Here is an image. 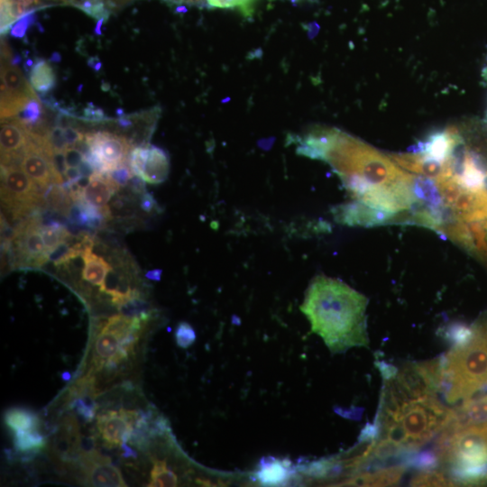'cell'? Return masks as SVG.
<instances>
[{
	"instance_id": "4fadbf2b",
	"label": "cell",
	"mask_w": 487,
	"mask_h": 487,
	"mask_svg": "<svg viewBox=\"0 0 487 487\" xmlns=\"http://www.w3.org/2000/svg\"><path fill=\"white\" fill-rule=\"evenodd\" d=\"M20 165L42 193L51 183L64 182L54 170L51 156L30 136Z\"/></svg>"
},
{
	"instance_id": "4dcf8cb0",
	"label": "cell",
	"mask_w": 487,
	"mask_h": 487,
	"mask_svg": "<svg viewBox=\"0 0 487 487\" xmlns=\"http://www.w3.org/2000/svg\"><path fill=\"white\" fill-rule=\"evenodd\" d=\"M71 407L79 414L86 421H91L96 410V404L92 397L84 396L77 398L71 403Z\"/></svg>"
},
{
	"instance_id": "d6a6232c",
	"label": "cell",
	"mask_w": 487,
	"mask_h": 487,
	"mask_svg": "<svg viewBox=\"0 0 487 487\" xmlns=\"http://www.w3.org/2000/svg\"><path fill=\"white\" fill-rule=\"evenodd\" d=\"M106 174L119 187L127 186L130 179L134 175L128 162L118 165Z\"/></svg>"
},
{
	"instance_id": "ffe728a7",
	"label": "cell",
	"mask_w": 487,
	"mask_h": 487,
	"mask_svg": "<svg viewBox=\"0 0 487 487\" xmlns=\"http://www.w3.org/2000/svg\"><path fill=\"white\" fill-rule=\"evenodd\" d=\"M45 0H0L1 34L10 32L13 24L24 14L36 10Z\"/></svg>"
},
{
	"instance_id": "ba28073f",
	"label": "cell",
	"mask_w": 487,
	"mask_h": 487,
	"mask_svg": "<svg viewBox=\"0 0 487 487\" xmlns=\"http://www.w3.org/2000/svg\"><path fill=\"white\" fill-rule=\"evenodd\" d=\"M7 254L13 269H39L49 262L41 235L40 210L20 221L15 228Z\"/></svg>"
},
{
	"instance_id": "6da1fadb",
	"label": "cell",
	"mask_w": 487,
	"mask_h": 487,
	"mask_svg": "<svg viewBox=\"0 0 487 487\" xmlns=\"http://www.w3.org/2000/svg\"><path fill=\"white\" fill-rule=\"evenodd\" d=\"M291 142L298 154L326 162L356 201L391 215L411 206L412 174L360 139L317 125Z\"/></svg>"
},
{
	"instance_id": "e0dca14e",
	"label": "cell",
	"mask_w": 487,
	"mask_h": 487,
	"mask_svg": "<svg viewBox=\"0 0 487 487\" xmlns=\"http://www.w3.org/2000/svg\"><path fill=\"white\" fill-rule=\"evenodd\" d=\"M119 188L120 187L107 174L96 172L90 178L87 186L83 189L82 199L101 209L108 205V202Z\"/></svg>"
},
{
	"instance_id": "52a82bcc",
	"label": "cell",
	"mask_w": 487,
	"mask_h": 487,
	"mask_svg": "<svg viewBox=\"0 0 487 487\" xmlns=\"http://www.w3.org/2000/svg\"><path fill=\"white\" fill-rule=\"evenodd\" d=\"M1 205L19 223L43 206V193L18 165L1 164Z\"/></svg>"
},
{
	"instance_id": "2e32d148",
	"label": "cell",
	"mask_w": 487,
	"mask_h": 487,
	"mask_svg": "<svg viewBox=\"0 0 487 487\" xmlns=\"http://www.w3.org/2000/svg\"><path fill=\"white\" fill-rule=\"evenodd\" d=\"M331 211L337 223L350 226L372 227L392 222L391 217L386 213L356 200L338 205Z\"/></svg>"
},
{
	"instance_id": "30bf717a",
	"label": "cell",
	"mask_w": 487,
	"mask_h": 487,
	"mask_svg": "<svg viewBox=\"0 0 487 487\" xmlns=\"http://www.w3.org/2000/svg\"><path fill=\"white\" fill-rule=\"evenodd\" d=\"M134 175L150 184L164 182L170 173V157L165 150L152 144L133 147L128 156Z\"/></svg>"
},
{
	"instance_id": "74e56055",
	"label": "cell",
	"mask_w": 487,
	"mask_h": 487,
	"mask_svg": "<svg viewBox=\"0 0 487 487\" xmlns=\"http://www.w3.org/2000/svg\"><path fill=\"white\" fill-rule=\"evenodd\" d=\"M51 162L56 174L64 179L65 171L68 168L64 152H54L51 155Z\"/></svg>"
},
{
	"instance_id": "83f0119b",
	"label": "cell",
	"mask_w": 487,
	"mask_h": 487,
	"mask_svg": "<svg viewBox=\"0 0 487 487\" xmlns=\"http://www.w3.org/2000/svg\"><path fill=\"white\" fill-rule=\"evenodd\" d=\"M412 486H453L455 485L452 477L437 472L427 470L415 475L410 481Z\"/></svg>"
},
{
	"instance_id": "c3c4849f",
	"label": "cell",
	"mask_w": 487,
	"mask_h": 487,
	"mask_svg": "<svg viewBox=\"0 0 487 487\" xmlns=\"http://www.w3.org/2000/svg\"><path fill=\"white\" fill-rule=\"evenodd\" d=\"M126 1H128V0H118V2L121 3V4L125 3Z\"/></svg>"
},
{
	"instance_id": "f35d334b",
	"label": "cell",
	"mask_w": 487,
	"mask_h": 487,
	"mask_svg": "<svg viewBox=\"0 0 487 487\" xmlns=\"http://www.w3.org/2000/svg\"><path fill=\"white\" fill-rule=\"evenodd\" d=\"M139 206L140 208L145 213H152V211H157L160 209V207L152 195L148 192H145L140 196Z\"/></svg>"
},
{
	"instance_id": "d4e9b609",
	"label": "cell",
	"mask_w": 487,
	"mask_h": 487,
	"mask_svg": "<svg viewBox=\"0 0 487 487\" xmlns=\"http://www.w3.org/2000/svg\"><path fill=\"white\" fill-rule=\"evenodd\" d=\"M13 118L18 120L28 130H32L44 121V111L42 106L38 97L31 99L23 107V109L18 113V115Z\"/></svg>"
},
{
	"instance_id": "7a4b0ae2",
	"label": "cell",
	"mask_w": 487,
	"mask_h": 487,
	"mask_svg": "<svg viewBox=\"0 0 487 487\" xmlns=\"http://www.w3.org/2000/svg\"><path fill=\"white\" fill-rule=\"evenodd\" d=\"M368 299L345 282L324 275L309 284L300 310L332 354L368 347Z\"/></svg>"
},
{
	"instance_id": "cb8c5ba5",
	"label": "cell",
	"mask_w": 487,
	"mask_h": 487,
	"mask_svg": "<svg viewBox=\"0 0 487 487\" xmlns=\"http://www.w3.org/2000/svg\"><path fill=\"white\" fill-rule=\"evenodd\" d=\"M5 423L14 432L38 430L40 418L25 408H11L5 413Z\"/></svg>"
},
{
	"instance_id": "e575fe53",
	"label": "cell",
	"mask_w": 487,
	"mask_h": 487,
	"mask_svg": "<svg viewBox=\"0 0 487 487\" xmlns=\"http://www.w3.org/2000/svg\"><path fill=\"white\" fill-rule=\"evenodd\" d=\"M49 140L54 152H64L68 147L63 135V127L59 124L51 127Z\"/></svg>"
},
{
	"instance_id": "d590c367",
	"label": "cell",
	"mask_w": 487,
	"mask_h": 487,
	"mask_svg": "<svg viewBox=\"0 0 487 487\" xmlns=\"http://www.w3.org/2000/svg\"><path fill=\"white\" fill-rule=\"evenodd\" d=\"M63 135L68 146H75L77 142L85 137V133L73 125L63 127Z\"/></svg>"
},
{
	"instance_id": "484cf974",
	"label": "cell",
	"mask_w": 487,
	"mask_h": 487,
	"mask_svg": "<svg viewBox=\"0 0 487 487\" xmlns=\"http://www.w3.org/2000/svg\"><path fill=\"white\" fill-rule=\"evenodd\" d=\"M45 445L46 440L38 430L14 432V446L19 452L39 451Z\"/></svg>"
},
{
	"instance_id": "7402d4cb",
	"label": "cell",
	"mask_w": 487,
	"mask_h": 487,
	"mask_svg": "<svg viewBox=\"0 0 487 487\" xmlns=\"http://www.w3.org/2000/svg\"><path fill=\"white\" fill-rule=\"evenodd\" d=\"M84 267L81 271V278L84 281L94 286H101L103 281L112 269L109 264L101 256L92 253V250L87 251L82 254Z\"/></svg>"
},
{
	"instance_id": "f6af8a7d",
	"label": "cell",
	"mask_w": 487,
	"mask_h": 487,
	"mask_svg": "<svg viewBox=\"0 0 487 487\" xmlns=\"http://www.w3.org/2000/svg\"><path fill=\"white\" fill-rule=\"evenodd\" d=\"M106 20L104 19H100L97 21L96 23V26L95 28V33L97 34V35H100L101 34V26L103 24V23L105 22Z\"/></svg>"
},
{
	"instance_id": "ac0fdd59",
	"label": "cell",
	"mask_w": 487,
	"mask_h": 487,
	"mask_svg": "<svg viewBox=\"0 0 487 487\" xmlns=\"http://www.w3.org/2000/svg\"><path fill=\"white\" fill-rule=\"evenodd\" d=\"M406 471L405 465H393L386 468L359 473L345 482L348 485L389 486L400 482Z\"/></svg>"
},
{
	"instance_id": "bcb514c9",
	"label": "cell",
	"mask_w": 487,
	"mask_h": 487,
	"mask_svg": "<svg viewBox=\"0 0 487 487\" xmlns=\"http://www.w3.org/2000/svg\"><path fill=\"white\" fill-rule=\"evenodd\" d=\"M71 375L69 372H64L61 374V378L63 381H69L70 379Z\"/></svg>"
},
{
	"instance_id": "ee69618b",
	"label": "cell",
	"mask_w": 487,
	"mask_h": 487,
	"mask_svg": "<svg viewBox=\"0 0 487 487\" xmlns=\"http://www.w3.org/2000/svg\"><path fill=\"white\" fill-rule=\"evenodd\" d=\"M88 65L95 70H98L101 67V62L96 57H92L88 60Z\"/></svg>"
},
{
	"instance_id": "3957f363",
	"label": "cell",
	"mask_w": 487,
	"mask_h": 487,
	"mask_svg": "<svg viewBox=\"0 0 487 487\" xmlns=\"http://www.w3.org/2000/svg\"><path fill=\"white\" fill-rule=\"evenodd\" d=\"M451 413L436 395L380 406L372 458L417 451L445 428Z\"/></svg>"
},
{
	"instance_id": "1f68e13d",
	"label": "cell",
	"mask_w": 487,
	"mask_h": 487,
	"mask_svg": "<svg viewBox=\"0 0 487 487\" xmlns=\"http://www.w3.org/2000/svg\"><path fill=\"white\" fill-rule=\"evenodd\" d=\"M34 11L35 10L30 11L16 20L10 30V34L12 37L17 39H23L25 37L27 31L36 21Z\"/></svg>"
},
{
	"instance_id": "9c48e42d",
	"label": "cell",
	"mask_w": 487,
	"mask_h": 487,
	"mask_svg": "<svg viewBox=\"0 0 487 487\" xmlns=\"http://www.w3.org/2000/svg\"><path fill=\"white\" fill-rule=\"evenodd\" d=\"M12 53L5 41L1 44V121L20 113L32 98L38 97L18 64L12 62Z\"/></svg>"
},
{
	"instance_id": "44dd1931",
	"label": "cell",
	"mask_w": 487,
	"mask_h": 487,
	"mask_svg": "<svg viewBox=\"0 0 487 487\" xmlns=\"http://www.w3.org/2000/svg\"><path fill=\"white\" fill-rule=\"evenodd\" d=\"M29 80L41 98L47 96L56 84V76L51 65L43 59H38L30 69Z\"/></svg>"
},
{
	"instance_id": "5bb4252c",
	"label": "cell",
	"mask_w": 487,
	"mask_h": 487,
	"mask_svg": "<svg viewBox=\"0 0 487 487\" xmlns=\"http://www.w3.org/2000/svg\"><path fill=\"white\" fill-rule=\"evenodd\" d=\"M87 482L92 486H126L121 472L112 464L110 459L96 451L85 453L81 456Z\"/></svg>"
},
{
	"instance_id": "9a60e30c",
	"label": "cell",
	"mask_w": 487,
	"mask_h": 487,
	"mask_svg": "<svg viewBox=\"0 0 487 487\" xmlns=\"http://www.w3.org/2000/svg\"><path fill=\"white\" fill-rule=\"evenodd\" d=\"M1 122V164L6 166L21 164L29 140L28 129L15 118Z\"/></svg>"
},
{
	"instance_id": "8fae6325",
	"label": "cell",
	"mask_w": 487,
	"mask_h": 487,
	"mask_svg": "<svg viewBox=\"0 0 487 487\" xmlns=\"http://www.w3.org/2000/svg\"><path fill=\"white\" fill-rule=\"evenodd\" d=\"M85 139L91 152L104 162L107 172L128 162L132 145L124 136L108 131H94L85 133Z\"/></svg>"
},
{
	"instance_id": "7dc6e473",
	"label": "cell",
	"mask_w": 487,
	"mask_h": 487,
	"mask_svg": "<svg viewBox=\"0 0 487 487\" xmlns=\"http://www.w3.org/2000/svg\"><path fill=\"white\" fill-rule=\"evenodd\" d=\"M64 1L67 2V3L73 4L75 6H77L78 5H79L84 0H64Z\"/></svg>"
},
{
	"instance_id": "b9f144b4",
	"label": "cell",
	"mask_w": 487,
	"mask_h": 487,
	"mask_svg": "<svg viewBox=\"0 0 487 487\" xmlns=\"http://www.w3.org/2000/svg\"><path fill=\"white\" fill-rule=\"evenodd\" d=\"M81 177L78 167H68L64 178L66 180H77Z\"/></svg>"
},
{
	"instance_id": "7bdbcfd3",
	"label": "cell",
	"mask_w": 487,
	"mask_h": 487,
	"mask_svg": "<svg viewBox=\"0 0 487 487\" xmlns=\"http://www.w3.org/2000/svg\"><path fill=\"white\" fill-rule=\"evenodd\" d=\"M161 270H152L146 272L145 277L152 280H160Z\"/></svg>"
},
{
	"instance_id": "277c9868",
	"label": "cell",
	"mask_w": 487,
	"mask_h": 487,
	"mask_svg": "<svg viewBox=\"0 0 487 487\" xmlns=\"http://www.w3.org/2000/svg\"><path fill=\"white\" fill-rule=\"evenodd\" d=\"M448 334L453 346L442 359V390L452 403L487 388V317L470 326L454 325Z\"/></svg>"
},
{
	"instance_id": "4316f807",
	"label": "cell",
	"mask_w": 487,
	"mask_h": 487,
	"mask_svg": "<svg viewBox=\"0 0 487 487\" xmlns=\"http://www.w3.org/2000/svg\"><path fill=\"white\" fill-rule=\"evenodd\" d=\"M177 475L167 467L166 462L155 460L151 471V480L148 486H176Z\"/></svg>"
},
{
	"instance_id": "7c38bea8",
	"label": "cell",
	"mask_w": 487,
	"mask_h": 487,
	"mask_svg": "<svg viewBox=\"0 0 487 487\" xmlns=\"http://www.w3.org/2000/svg\"><path fill=\"white\" fill-rule=\"evenodd\" d=\"M138 416L139 412L124 409L99 414L96 426L106 446L115 447L130 441Z\"/></svg>"
},
{
	"instance_id": "8992f818",
	"label": "cell",
	"mask_w": 487,
	"mask_h": 487,
	"mask_svg": "<svg viewBox=\"0 0 487 487\" xmlns=\"http://www.w3.org/2000/svg\"><path fill=\"white\" fill-rule=\"evenodd\" d=\"M442 359L387 368L380 406L436 395L442 390Z\"/></svg>"
},
{
	"instance_id": "f1b7e54d",
	"label": "cell",
	"mask_w": 487,
	"mask_h": 487,
	"mask_svg": "<svg viewBox=\"0 0 487 487\" xmlns=\"http://www.w3.org/2000/svg\"><path fill=\"white\" fill-rule=\"evenodd\" d=\"M210 8L237 9L241 14L248 17L253 12L255 0H205Z\"/></svg>"
},
{
	"instance_id": "60d3db41",
	"label": "cell",
	"mask_w": 487,
	"mask_h": 487,
	"mask_svg": "<svg viewBox=\"0 0 487 487\" xmlns=\"http://www.w3.org/2000/svg\"><path fill=\"white\" fill-rule=\"evenodd\" d=\"M78 168L83 177L91 178L96 173L93 166L85 159H83Z\"/></svg>"
},
{
	"instance_id": "d6986e66",
	"label": "cell",
	"mask_w": 487,
	"mask_h": 487,
	"mask_svg": "<svg viewBox=\"0 0 487 487\" xmlns=\"http://www.w3.org/2000/svg\"><path fill=\"white\" fill-rule=\"evenodd\" d=\"M290 461L274 457H263L256 473L257 480L263 485H279L286 482L292 470Z\"/></svg>"
},
{
	"instance_id": "603a6c76",
	"label": "cell",
	"mask_w": 487,
	"mask_h": 487,
	"mask_svg": "<svg viewBox=\"0 0 487 487\" xmlns=\"http://www.w3.org/2000/svg\"><path fill=\"white\" fill-rule=\"evenodd\" d=\"M74 201L62 184L51 183L43 191V206L46 209L67 216Z\"/></svg>"
},
{
	"instance_id": "836d02e7",
	"label": "cell",
	"mask_w": 487,
	"mask_h": 487,
	"mask_svg": "<svg viewBox=\"0 0 487 487\" xmlns=\"http://www.w3.org/2000/svg\"><path fill=\"white\" fill-rule=\"evenodd\" d=\"M80 119L89 123H104L110 120L101 108L95 106L93 104H88L84 108L83 115Z\"/></svg>"
},
{
	"instance_id": "8d00e7d4",
	"label": "cell",
	"mask_w": 487,
	"mask_h": 487,
	"mask_svg": "<svg viewBox=\"0 0 487 487\" xmlns=\"http://www.w3.org/2000/svg\"><path fill=\"white\" fill-rule=\"evenodd\" d=\"M64 154L68 167H78L84 159L82 152L75 146H68Z\"/></svg>"
},
{
	"instance_id": "ab89813d",
	"label": "cell",
	"mask_w": 487,
	"mask_h": 487,
	"mask_svg": "<svg viewBox=\"0 0 487 487\" xmlns=\"http://www.w3.org/2000/svg\"><path fill=\"white\" fill-rule=\"evenodd\" d=\"M145 182L146 181L142 177L138 175H133L130 179L127 187L132 191V193L141 196L142 194L146 192Z\"/></svg>"
},
{
	"instance_id": "f546056e",
	"label": "cell",
	"mask_w": 487,
	"mask_h": 487,
	"mask_svg": "<svg viewBox=\"0 0 487 487\" xmlns=\"http://www.w3.org/2000/svg\"><path fill=\"white\" fill-rule=\"evenodd\" d=\"M175 341L180 348H188L196 341V333L190 324L179 322L175 330Z\"/></svg>"
},
{
	"instance_id": "5b68a950",
	"label": "cell",
	"mask_w": 487,
	"mask_h": 487,
	"mask_svg": "<svg viewBox=\"0 0 487 487\" xmlns=\"http://www.w3.org/2000/svg\"><path fill=\"white\" fill-rule=\"evenodd\" d=\"M433 455L451 468L455 483H487V419L445 427Z\"/></svg>"
}]
</instances>
